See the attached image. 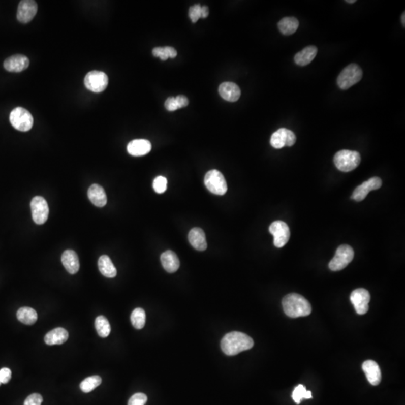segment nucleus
Instances as JSON below:
<instances>
[{
	"label": "nucleus",
	"mask_w": 405,
	"mask_h": 405,
	"mask_svg": "<svg viewBox=\"0 0 405 405\" xmlns=\"http://www.w3.org/2000/svg\"><path fill=\"white\" fill-rule=\"evenodd\" d=\"M3 66L8 72H20L29 67V60L23 55H14L6 59Z\"/></svg>",
	"instance_id": "obj_15"
},
{
	"label": "nucleus",
	"mask_w": 405,
	"mask_h": 405,
	"mask_svg": "<svg viewBox=\"0 0 405 405\" xmlns=\"http://www.w3.org/2000/svg\"><path fill=\"white\" fill-rule=\"evenodd\" d=\"M362 370L366 375L368 382L373 386H377L381 381V371L379 365L373 360H367L362 364Z\"/></svg>",
	"instance_id": "obj_17"
},
{
	"label": "nucleus",
	"mask_w": 405,
	"mask_h": 405,
	"mask_svg": "<svg viewBox=\"0 0 405 405\" xmlns=\"http://www.w3.org/2000/svg\"><path fill=\"white\" fill-rule=\"evenodd\" d=\"M204 184L206 189L214 195H224L228 191V185L223 174L217 170L206 173Z\"/></svg>",
	"instance_id": "obj_6"
},
{
	"label": "nucleus",
	"mask_w": 405,
	"mask_h": 405,
	"mask_svg": "<svg viewBox=\"0 0 405 405\" xmlns=\"http://www.w3.org/2000/svg\"><path fill=\"white\" fill-rule=\"evenodd\" d=\"M101 384H102L101 377L98 376V375L89 377V378H86V379L82 381L80 385V390L85 392V393H88V392H92L96 387L100 386Z\"/></svg>",
	"instance_id": "obj_30"
},
{
	"label": "nucleus",
	"mask_w": 405,
	"mask_h": 405,
	"mask_svg": "<svg viewBox=\"0 0 405 405\" xmlns=\"http://www.w3.org/2000/svg\"><path fill=\"white\" fill-rule=\"evenodd\" d=\"M361 162L360 154L356 151H339L334 156V163L339 171L350 172L354 171L359 166Z\"/></svg>",
	"instance_id": "obj_3"
},
{
	"label": "nucleus",
	"mask_w": 405,
	"mask_h": 405,
	"mask_svg": "<svg viewBox=\"0 0 405 405\" xmlns=\"http://www.w3.org/2000/svg\"><path fill=\"white\" fill-rule=\"evenodd\" d=\"M9 119L15 129L24 132L30 130L34 122L31 113L20 107H17L11 112Z\"/></svg>",
	"instance_id": "obj_5"
},
{
	"label": "nucleus",
	"mask_w": 405,
	"mask_h": 405,
	"mask_svg": "<svg viewBox=\"0 0 405 405\" xmlns=\"http://www.w3.org/2000/svg\"><path fill=\"white\" fill-rule=\"evenodd\" d=\"M382 185V180L379 177H372L362 185H359L353 193L352 199L356 201H362L366 198L368 194L373 190L380 189Z\"/></svg>",
	"instance_id": "obj_14"
},
{
	"label": "nucleus",
	"mask_w": 405,
	"mask_h": 405,
	"mask_svg": "<svg viewBox=\"0 0 405 405\" xmlns=\"http://www.w3.org/2000/svg\"><path fill=\"white\" fill-rule=\"evenodd\" d=\"M165 48L166 50L167 53H168V57L173 59V58H175L177 56V52H176V49L169 46L165 47Z\"/></svg>",
	"instance_id": "obj_40"
},
{
	"label": "nucleus",
	"mask_w": 405,
	"mask_h": 405,
	"mask_svg": "<svg viewBox=\"0 0 405 405\" xmlns=\"http://www.w3.org/2000/svg\"><path fill=\"white\" fill-rule=\"evenodd\" d=\"M84 84L91 92L96 94L103 92L108 85V75L100 71H92L85 77Z\"/></svg>",
	"instance_id": "obj_8"
},
{
	"label": "nucleus",
	"mask_w": 405,
	"mask_h": 405,
	"mask_svg": "<svg viewBox=\"0 0 405 405\" xmlns=\"http://www.w3.org/2000/svg\"><path fill=\"white\" fill-rule=\"evenodd\" d=\"M152 149V144L147 140H132L128 144L127 151L131 155L143 156L149 153Z\"/></svg>",
	"instance_id": "obj_18"
},
{
	"label": "nucleus",
	"mask_w": 405,
	"mask_h": 405,
	"mask_svg": "<svg viewBox=\"0 0 405 405\" xmlns=\"http://www.w3.org/2000/svg\"><path fill=\"white\" fill-rule=\"evenodd\" d=\"M12 378V371L9 368H3L0 370V385L7 384Z\"/></svg>",
	"instance_id": "obj_36"
},
{
	"label": "nucleus",
	"mask_w": 405,
	"mask_h": 405,
	"mask_svg": "<svg viewBox=\"0 0 405 405\" xmlns=\"http://www.w3.org/2000/svg\"><path fill=\"white\" fill-rule=\"evenodd\" d=\"M317 53H318V48L316 47L311 45L305 47L303 50L296 53L294 56V61L298 66H307L314 60Z\"/></svg>",
	"instance_id": "obj_24"
},
{
	"label": "nucleus",
	"mask_w": 405,
	"mask_h": 405,
	"mask_svg": "<svg viewBox=\"0 0 405 405\" xmlns=\"http://www.w3.org/2000/svg\"><path fill=\"white\" fill-rule=\"evenodd\" d=\"M152 54L155 57L160 58L162 60H167L168 59V53L165 47H158L152 50Z\"/></svg>",
	"instance_id": "obj_37"
},
{
	"label": "nucleus",
	"mask_w": 405,
	"mask_h": 405,
	"mask_svg": "<svg viewBox=\"0 0 405 405\" xmlns=\"http://www.w3.org/2000/svg\"><path fill=\"white\" fill-rule=\"evenodd\" d=\"M165 107L168 111H175L179 109L175 97H169L165 101Z\"/></svg>",
	"instance_id": "obj_38"
},
{
	"label": "nucleus",
	"mask_w": 405,
	"mask_h": 405,
	"mask_svg": "<svg viewBox=\"0 0 405 405\" xmlns=\"http://www.w3.org/2000/svg\"><path fill=\"white\" fill-rule=\"evenodd\" d=\"M292 398L294 401H295L296 404H300L301 401L303 398L309 399L312 398L311 391L306 390L305 387L302 384H299V386L294 389V392L292 394Z\"/></svg>",
	"instance_id": "obj_31"
},
{
	"label": "nucleus",
	"mask_w": 405,
	"mask_h": 405,
	"mask_svg": "<svg viewBox=\"0 0 405 405\" xmlns=\"http://www.w3.org/2000/svg\"><path fill=\"white\" fill-rule=\"evenodd\" d=\"M362 69L358 65L352 63L341 71L337 78V83L340 89L346 90L359 83L362 78Z\"/></svg>",
	"instance_id": "obj_4"
},
{
	"label": "nucleus",
	"mask_w": 405,
	"mask_h": 405,
	"mask_svg": "<svg viewBox=\"0 0 405 405\" xmlns=\"http://www.w3.org/2000/svg\"><path fill=\"white\" fill-rule=\"evenodd\" d=\"M405 14L404 12L403 13V15H401V23H402L403 26L405 25Z\"/></svg>",
	"instance_id": "obj_42"
},
{
	"label": "nucleus",
	"mask_w": 405,
	"mask_h": 405,
	"mask_svg": "<svg viewBox=\"0 0 405 405\" xmlns=\"http://www.w3.org/2000/svg\"><path fill=\"white\" fill-rule=\"evenodd\" d=\"M370 299L369 292L364 288L355 290L351 294V302L358 315H365L368 312Z\"/></svg>",
	"instance_id": "obj_12"
},
{
	"label": "nucleus",
	"mask_w": 405,
	"mask_h": 405,
	"mask_svg": "<svg viewBox=\"0 0 405 405\" xmlns=\"http://www.w3.org/2000/svg\"><path fill=\"white\" fill-rule=\"evenodd\" d=\"M189 17L193 23H196L201 18V6L200 4L194 5L190 7L189 12Z\"/></svg>",
	"instance_id": "obj_34"
},
{
	"label": "nucleus",
	"mask_w": 405,
	"mask_h": 405,
	"mask_svg": "<svg viewBox=\"0 0 405 405\" xmlns=\"http://www.w3.org/2000/svg\"><path fill=\"white\" fill-rule=\"evenodd\" d=\"M89 201L97 207H103L107 204V195L103 188L97 184H94L88 190Z\"/></svg>",
	"instance_id": "obj_21"
},
{
	"label": "nucleus",
	"mask_w": 405,
	"mask_h": 405,
	"mask_svg": "<svg viewBox=\"0 0 405 405\" xmlns=\"http://www.w3.org/2000/svg\"><path fill=\"white\" fill-rule=\"evenodd\" d=\"M219 92L220 96L230 102H235L240 98L241 90L236 83L232 82H225L219 86Z\"/></svg>",
	"instance_id": "obj_16"
},
{
	"label": "nucleus",
	"mask_w": 405,
	"mask_h": 405,
	"mask_svg": "<svg viewBox=\"0 0 405 405\" xmlns=\"http://www.w3.org/2000/svg\"><path fill=\"white\" fill-rule=\"evenodd\" d=\"M38 12V5L33 0H23L19 3L17 18L22 23L30 22Z\"/></svg>",
	"instance_id": "obj_13"
},
{
	"label": "nucleus",
	"mask_w": 405,
	"mask_h": 405,
	"mask_svg": "<svg viewBox=\"0 0 405 405\" xmlns=\"http://www.w3.org/2000/svg\"><path fill=\"white\" fill-rule=\"evenodd\" d=\"M209 8L207 6H201V18H206L209 15Z\"/></svg>",
	"instance_id": "obj_41"
},
{
	"label": "nucleus",
	"mask_w": 405,
	"mask_h": 405,
	"mask_svg": "<svg viewBox=\"0 0 405 405\" xmlns=\"http://www.w3.org/2000/svg\"><path fill=\"white\" fill-rule=\"evenodd\" d=\"M32 216L35 223L43 225L47 222L49 215V207L45 198L36 196L30 203Z\"/></svg>",
	"instance_id": "obj_10"
},
{
	"label": "nucleus",
	"mask_w": 405,
	"mask_h": 405,
	"mask_svg": "<svg viewBox=\"0 0 405 405\" xmlns=\"http://www.w3.org/2000/svg\"><path fill=\"white\" fill-rule=\"evenodd\" d=\"M95 327L97 331L98 335L102 338H106L110 335L111 328L109 321L105 317L99 316L95 321Z\"/></svg>",
	"instance_id": "obj_28"
},
{
	"label": "nucleus",
	"mask_w": 405,
	"mask_h": 405,
	"mask_svg": "<svg viewBox=\"0 0 405 405\" xmlns=\"http://www.w3.org/2000/svg\"><path fill=\"white\" fill-rule=\"evenodd\" d=\"M43 398L40 394L33 393L29 395L24 401V405H41Z\"/></svg>",
	"instance_id": "obj_35"
},
{
	"label": "nucleus",
	"mask_w": 405,
	"mask_h": 405,
	"mask_svg": "<svg viewBox=\"0 0 405 405\" xmlns=\"http://www.w3.org/2000/svg\"><path fill=\"white\" fill-rule=\"evenodd\" d=\"M346 3H350V4H353V3H356V0H351V1H346Z\"/></svg>",
	"instance_id": "obj_43"
},
{
	"label": "nucleus",
	"mask_w": 405,
	"mask_h": 405,
	"mask_svg": "<svg viewBox=\"0 0 405 405\" xmlns=\"http://www.w3.org/2000/svg\"><path fill=\"white\" fill-rule=\"evenodd\" d=\"M282 306L287 316L291 318L308 316L311 313V304L303 296L290 294L282 299Z\"/></svg>",
	"instance_id": "obj_2"
},
{
	"label": "nucleus",
	"mask_w": 405,
	"mask_h": 405,
	"mask_svg": "<svg viewBox=\"0 0 405 405\" xmlns=\"http://www.w3.org/2000/svg\"><path fill=\"white\" fill-rule=\"evenodd\" d=\"M132 325L137 329H141L146 324V313L141 308H135L131 315Z\"/></svg>",
	"instance_id": "obj_29"
},
{
	"label": "nucleus",
	"mask_w": 405,
	"mask_h": 405,
	"mask_svg": "<svg viewBox=\"0 0 405 405\" xmlns=\"http://www.w3.org/2000/svg\"><path fill=\"white\" fill-rule=\"evenodd\" d=\"M269 232L274 236V245L277 248H282L289 241L291 232L289 227L282 221H275L269 226Z\"/></svg>",
	"instance_id": "obj_9"
},
{
	"label": "nucleus",
	"mask_w": 405,
	"mask_h": 405,
	"mask_svg": "<svg viewBox=\"0 0 405 405\" xmlns=\"http://www.w3.org/2000/svg\"><path fill=\"white\" fill-rule=\"evenodd\" d=\"M147 401V396L145 394L138 392L131 397L128 405H145Z\"/></svg>",
	"instance_id": "obj_33"
},
{
	"label": "nucleus",
	"mask_w": 405,
	"mask_h": 405,
	"mask_svg": "<svg viewBox=\"0 0 405 405\" xmlns=\"http://www.w3.org/2000/svg\"><path fill=\"white\" fill-rule=\"evenodd\" d=\"M189 241L192 246L198 251H205L207 248L206 235L200 228H194L189 234Z\"/></svg>",
	"instance_id": "obj_20"
},
{
	"label": "nucleus",
	"mask_w": 405,
	"mask_h": 405,
	"mask_svg": "<svg viewBox=\"0 0 405 405\" xmlns=\"http://www.w3.org/2000/svg\"><path fill=\"white\" fill-rule=\"evenodd\" d=\"M168 180L164 176H157L153 181V189L156 193L162 194L167 190Z\"/></svg>",
	"instance_id": "obj_32"
},
{
	"label": "nucleus",
	"mask_w": 405,
	"mask_h": 405,
	"mask_svg": "<svg viewBox=\"0 0 405 405\" xmlns=\"http://www.w3.org/2000/svg\"><path fill=\"white\" fill-rule=\"evenodd\" d=\"M99 271L104 276L107 278H114L117 274L116 267L108 255H102L99 258L98 262Z\"/></svg>",
	"instance_id": "obj_25"
},
{
	"label": "nucleus",
	"mask_w": 405,
	"mask_h": 405,
	"mask_svg": "<svg viewBox=\"0 0 405 405\" xmlns=\"http://www.w3.org/2000/svg\"><path fill=\"white\" fill-rule=\"evenodd\" d=\"M354 258V250L350 245H340L335 252V256L329 262V269L332 271L342 270L353 261Z\"/></svg>",
	"instance_id": "obj_7"
},
{
	"label": "nucleus",
	"mask_w": 405,
	"mask_h": 405,
	"mask_svg": "<svg viewBox=\"0 0 405 405\" xmlns=\"http://www.w3.org/2000/svg\"><path fill=\"white\" fill-rule=\"evenodd\" d=\"M161 262L164 269L169 273L176 272L180 265L177 255L171 250L166 251L162 253L161 255Z\"/></svg>",
	"instance_id": "obj_22"
},
{
	"label": "nucleus",
	"mask_w": 405,
	"mask_h": 405,
	"mask_svg": "<svg viewBox=\"0 0 405 405\" xmlns=\"http://www.w3.org/2000/svg\"><path fill=\"white\" fill-rule=\"evenodd\" d=\"M62 264L69 273L74 275L80 269V261L76 252L73 250H66L62 255Z\"/></svg>",
	"instance_id": "obj_19"
},
{
	"label": "nucleus",
	"mask_w": 405,
	"mask_h": 405,
	"mask_svg": "<svg viewBox=\"0 0 405 405\" xmlns=\"http://www.w3.org/2000/svg\"><path fill=\"white\" fill-rule=\"evenodd\" d=\"M299 20L294 17H286L278 22V27L281 33L285 36H291L295 33L299 27Z\"/></svg>",
	"instance_id": "obj_26"
},
{
	"label": "nucleus",
	"mask_w": 405,
	"mask_h": 405,
	"mask_svg": "<svg viewBox=\"0 0 405 405\" xmlns=\"http://www.w3.org/2000/svg\"><path fill=\"white\" fill-rule=\"evenodd\" d=\"M254 341L246 334L231 332L227 334L221 341L222 351L228 356H235L253 348Z\"/></svg>",
	"instance_id": "obj_1"
},
{
	"label": "nucleus",
	"mask_w": 405,
	"mask_h": 405,
	"mask_svg": "<svg viewBox=\"0 0 405 405\" xmlns=\"http://www.w3.org/2000/svg\"><path fill=\"white\" fill-rule=\"evenodd\" d=\"M175 99H176V103H177L178 107H179V109L185 108V107H187L188 105H189V99H188L186 96L180 95V96H176Z\"/></svg>",
	"instance_id": "obj_39"
},
{
	"label": "nucleus",
	"mask_w": 405,
	"mask_h": 405,
	"mask_svg": "<svg viewBox=\"0 0 405 405\" xmlns=\"http://www.w3.org/2000/svg\"><path fill=\"white\" fill-rule=\"evenodd\" d=\"M296 135L289 129H279L272 134L270 144L275 149H282L284 146H292L295 144Z\"/></svg>",
	"instance_id": "obj_11"
},
{
	"label": "nucleus",
	"mask_w": 405,
	"mask_h": 405,
	"mask_svg": "<svg viewBox=\"0 0 405 405\" xmlns=\"http://www.w3.org/2000/svg\"><path fill=\"white\" fill-rule=\"evenodd\" d=\"M69 338V332L63 328H56L47 332L45 337V341L47 345H62Z\"/></svg>",
	"instance_id": "obj_23"
},
{
	"label": "nucleus",
	"mask_w": 405,
	"mask_h": 405,
	"mask_svg": "<svg viewBox=\"0 0 405 405\" xmlns=\"http://www.w3.org/2000/svg\"><path fill=\"white\" fill-rule=\"evenodd\" d=\"M17 318L23 324L33 325L37 321V312L30 307H22L17 312Z\"/></svg>",
	"instance_id": "obj_27"
}]
</instances>
